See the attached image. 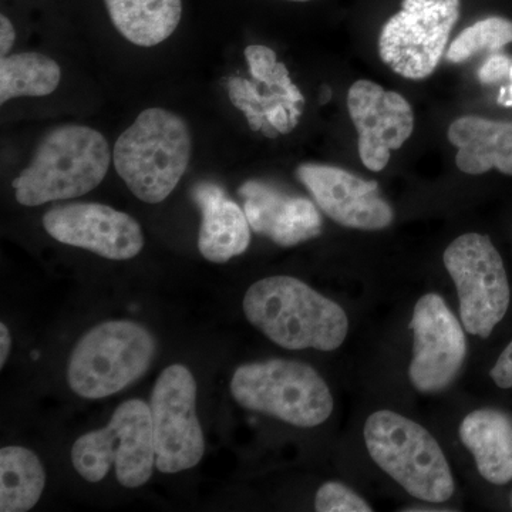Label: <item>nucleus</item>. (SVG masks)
Masks as SVG:
<instances>
[{
  "mask_svg": "<svg viewBox=\"0 0 512 512\" xmlns=\"http://www.w3.org/2000/svg\"><path fill=\"white\" fill-rule=\"evenodd\" d=\"M114 28L141 47L160 45L173 35L183 16L181 0H104Z\"/></svg>",
  "mask_w": 512,
  "mask_h": 512,
  "instance_id": "nucleus-19",
  "label": "nucleus"
},
{
  "mask_svg": "<svg viewBox=\"0 0 512 512\" xmlns=\"http://www.w3.org/2000/svg\"><path fill=\"white\" fill-rule=\"evenodd\" d=\"M72 463L89 483H100L114 466L123 487L146 484L156 466L150 404L138 399L120 404L106 427L73 444Z\"/></svg>",
  "mask_w": 512,
  "mask_h": 512,
  "instance_id": "nucleus-7",
  "label": "nucleus"
},
{
  "mask_svg": "<svg viewBox=\"0 0 512 512\" xmlns=\"http://www.w3.org/2000/svg\"><path fill=\"white\" fill-rule=\"evenodd\" d=\"M45 485V467L32 450L18 446L0 450V511L32 510Z\"/></svg>",
  "mask_w": 512,
  "mask_h": 512,
  "instance_id": "nucleus-20",
  "label": "nucleus"
},
{
  "mask_svg": "<svg viewBox=\"0 0 512 512\" xmlns=\"http://www.w3.org/2000/svg\"><path fill=\"white\" fill-rule=\"evenodd\" d=\"M367 451L384 473L413 497L441 504L454 494V478L437 440L416 421L380 410L366 420Z\"/></svg>",
  "mask_w": 512,
  "mask_h": 512,
  "instance_id": "nucleus-4",
  "label": "nucleus"
},
{
  "mask_svg": "<svg viewBox=\"0 0 512 512\" xmlns=\"http://www.w3.org/2000/svg\"><path fill=\"white\" fill-rule=\"evenodd\" d=\"M318 512H370L372 507L342 483H326L319 488L315 498Z\"/></svg>",
  "mask_w": 512,
  "mask_h": 512,
  "instance_id": "nucleus-23",
  "label": "nucleus"
},
{
  "mask_svg": "<svg viewBox=\"0 0 512 512\" xmlns=\"http://www.w3.org/2000/svg\"><path fill=\"white\" fill-rule=\"evenodd\" d=\"M460 12L461 0H403L380 32V59L404 79H426L439 66Z\"/></svg>",
  "mask_w": 512,
  "mask_h": 512,
  "instance_id": "nucleus-9",
  "label": "nucleus"
},
{
  "mask_svg": "<svg viewBox=\"0 0 512 512\" xmlns=\"http://www.w3.org/2000/svg\"><path fill=\"white\" fill-rule=\"evenodd\" d=\"M232 397L239 406L296 427H316L333 412V396L322 376L306 363L271 359L235 370Z\"/></svg>",
  "mask_w": 512,
  "mask_h": 512,
  "instance_id": "nucleus-6",
  "label": "nucleus"
},
{
  "mask_svg": "<svg viewBox=\"0 0 512 512\" xmlns=\"http://www.w3.org/2000/svg\"><path fill=\"white\" fill-rule=\"evenodd\" d=\"M190 128L177 114L153 107L144 110L116 141L117 174L138 200L164 201L190 165Z\"/></svg>",
  "mask_w": 512,
  "mask_h": 512,
  "instance_id": "nucleus-3",
  "label": "nucleus"
},
{
  "mask_svg": "<svg viewBox=\"0 0 512 512\" xmlns=\"http://www.w3.org/2000/svg\"><path fill=\"white\" fill-rule=\"evenodd\" d=\"M249 72L255 82L268 83L274 77L278 57L271 47L252 45L245 49Z\"/></svg>",
  "mask_w": 512,
  "mask_h": 512,
  "instance_id": "nucleus-24",
  "label": "nucleus"
},
{
  "mask_svg": "<svg viewBox=\"0 0 512 512\" xmlns=\"http://www.w3.org/2000/svg\"><path fill=\"white\" fill-rule=\"evenodd\" d=\"M62 80L55 60L42 53L28 52L2 57L0 62V103L16 97L49 96Z\"/></svg>",
  "mask_w": 512,
  "mask_h": 512,
  "instance_id": "nucleus-21",
  "label": "nucleus"
},
{
  "mask_svg": "<svg viewBox=\"0 0 512 512\" xmlns=\"http://www.w3.org/2000/svg\"><path fill=\"white\" fill-rule=\"evenodd\" d=\"M191 197L201 210L198 249L207 261L225 264L244 254L251 242V227L245 211L231 200L220 185L200 183Z\"/></svg>",
  "mask_w": 512,
  "mask_h": 512,
  "instance_id": "nucleus-16",
  "label": "nucleus"
},
{
  "mask_svg": "<svg viewBox=\"0 0 512 512\" xmlns=\"http://www.w3.org/2000/svg\"><path fill=\"white\" fill-rule=\"evenodd\" d=\"M348 110L359 136L360 160L367 170L383 171L392 151L399 150L413 134L412 106L402 94L370 80H357L349 89Z\"/></svg>",
  "mask_w": 512,
  "mask_h": 512,
  "instance_id": "nucleus-13",
  "label": "nucleus"
},
{
  "mask_svg": "<svg viewBox=\"0 0 512 512\" xmlns=\"http://www.w3.org/2000/svg\"><path fill=\"white\" fill-rule=\"evenodd\" d=\"M511 504H512V500H511Z\"/></svg>",
  "mask_w": 512,
  "mask_h": 512,
  "instance_id": "nucleus-32",
  "label": "nucleus"
},
{
  "mask_svg": "<svg viewBox=\"0 0 512 512\" xmlns=\"http://www.w3.org/2000/svg\"><path fill=\"white\" fill-rule=\"evenodd\" d=\"M289 2H309V0H289Z\"/></svg>",
  "mask_w": 512,
  "mask_h": 512,
  "instance_id": "nucleus-31",
  "label": "nucleus"
},
{
  "mask_svg": "<svg viewBox=\"0 0 512 512\" xmlns=\"http://www.w3.org/2000/svg\"><path fill=\"white\" fill-rule=\"evenodd\" d=\"M156 352V339L143 325L131 320L101 323L74 346L67 382L83 399L113 396L146 375Z\"/></svg>",
  "mask_w": 512,
  "mask_h": 512,
  "instance_id": "nucleus-5",
  "label": "nucleus"
},
{
  "mask_svg": "<svg viewBox=\"0 0 512 512\" xmlns=\"http://www.w3.org/2000/svg\"><path fill=\"white\" fill-rule=\"evenodd\" d=\"M296 177L309 192L320 210L339 225L362 231H379L392 225L394 211L376 181L322 164H302Z\"/></svg>",
  "mask_w": 512,
  "mask_h": 512,
  "instance_id": "nucleus-14",
  "label": "nucleus"
},
{
  "mask_svg": "<svg viewBox=\"0 0 512 512\" xmlns=\"http://www.w3.org/2000/svg\"><path fill=\"white\" fill-rule=\"evenodd\" d=\"M16 32L12 22L5 15L0 16V53L6 57L15 45Z\"/></svg>",
  "mask_w": 512,
  "mask_h": 512,
  "instance_id": "nucleus-27",
  "label": "nucleus"
},
{
  "mask_svg": "<svg viewBox=\"0 0 512 512\" xmlns=\"http://www.w3.org/2000/svg\"><path fill=\"white\" fill-rule=\"evenodd\" d=\"M249 227L281 247H295L322 232V217L311 200L293 197L264 181L251 180L238 190Z\"/></svg>",
  "mask_w": 512,
  "mask_h": 512,
  "instance_id": "nucleus-15",
  "label": "nucleus"
},
{
  "mask_svg": "<svg viewBox=\"0 0 512 512\" xmlns=\"http://www.w3.org/2000/svg\"><path fill=\"white\" fill-rule=\"evenodd\" d=\"M409 377L421 393L443 392L456 380L467 355L463 326L437 293L421 296L414 306Z\"/></svg>",
  "mask_w": 512,
  "mask_h": 512,
  "instance_id": "nucleus-11",
  "label": "nucleus"
},
{
  "mask_svg": "<svg viewBox=\"0 0 512 512\" xmlns=\"http://www.w3.org/2000/svg\"><path fill=\"white\" fill-rule=\"evenodd\" d=\"M448 141L457 148L458 170L481 175L497 168L512 175V121H494L464 116L451 123Z\"/></svg>",
  "mask_w": 512,
  "mask_h": 512,
  "instance_id": "nucleus-17",
  "label": "nucleus"
},
{
  "mask_svg": "<svg viewBox=\"0 0 512 512\" xmlns=\"http://www.w3.org/2000/svg\"><path fill=\"white\" fill-rule=\"evenodd\" d=\"M47 234L70 247L113 261H127L144 247L143 229L126 212L97 202H76L43 215Z\"/></svg>",
  "mask_w": 512,
  "mask_h": 512,
  "instance_id": "nucleus-12",
  "label": "nucleus"
},
{
  "mask_svg": "<svg viewBox=\"0 0 512 512\" xmlns=\"http://www.w3.org/2000/svg\"><path fill=\"white\" fill-rule=\"evenodd\" d=\"M511 66L510 57L494 53L481 67L480 72H478V79L483 84L500 82L504 77L510 76Z\"/></svg>",
  "mask_w": 512,
  "mask_h": 512,
  "instance_id": "nucleus-25",
  "label": "nucleus"
},
{
  "mask_svg": "<svg viewBox=\"0 0 512 512\" xmlns=\"http://www.w3.org/2000/svg\"><path fill=\"white\" fill-rule=\"evenodd\" d=\"M443 261L457 288L464 329L488 338L510 306V284L500 252L487 235L468 232L448 245Z\"/></svg>",
  "mask_w": 512,
  "mask_h": 512,
  "instance_id": "nucleus-8",
  "label": "nucleus"
},
{
  "mask_svg": "<svg viewBox=\"0 0 512 512\" xmlns=\"http://www.w3.org/2000/svg\"><path fill=\"white\" fill-rule=\"evenodd\" d=\"M491 379L501 389H511L512 387V340L510 345L504 349L497 359L493 369L490 372Z\"/></svg>",
  "mask_w": 512,
  "mask_h": 512,
  "instance_id": "nucleus-26",
  "label": "nucleus"
},
{
  "mask_svg": "<svg viewBox=\"0 0 512 512\" xmlns=\"http://www.w3.org/2000/svg\"><path fill=\"white\" fill-rule=\"evenodd\" d=\"M512 43V20L491 16L468 26L451 42L447 60L463 63L478 53H497Z\"/></svg>",
  "mask_w": 512,
  "mask_h": 512,
  "instance_id": "nucleus-22",
  "label": "nucleus"
},
{
  "mask_svg": "<svg viewBox=\"0 0 512 512\" xmlns=\"http://www.w3.org/2000/svg\"><path fill=\"white\" fill-rule=\"evenodd\" d=\"M242 306L249 323L281 348L333 352L348 336L342 306L292 276L255 282Z\"/></svg>",
  "mask_w": 512,
  "mask_h": 512,
  "instance_id": "nucleus-1",
  "label": "nucleus"
},
{
  "mask_svg": "<svg viewBox=\"0 0 512 512\" xmlns=\"http://www.w3.org/2000/svg\"><path fill=\"white\" fill-rule=\"evenodd\" d=\"M330 99H332V90H330L329 86H322L319 103L323 106V104L329 103Z\"/></svg>",
  "mask_w": 512,
  "mask_h": 512,
  "instance_id": "nucleus-30",
  "label": "nucleus"
},
{
  "mask_svg": "<svg viewBox=\"0 0 512 512\" xmlns=\"http://www.w3.org/2000/svg\"><path fill=\"white\" fill-rule=\"evenodd\" d=\"M150 410L157 470L174 474L197 466L205 440L197 417V382L188 367L171 365L161 372Z\"/></svg>",
  "mask_w": 512,
  "mask_h": 512,
  "instance_id": "nucleus-10",
  "label": "nucleus"
},
{
  "mask_svg": "<svg viewBox=\"0 0 512 512\" xmlns=\"http://www.w3.org/2000/svg\"><path fill=\"white\" fill-rule=\"evenodd\" d=\"M460 439L473 454L478 473L488 483L512 480V417L501 410L480 409L461 421Z\"/></svg>",
  "mask_w": 512,
  "mask_h": 512,
  "instance_id": "nucleus-18",
  "label": "nucleus"
},
{
  "mask_svg": "<svg viewBox=\"0 0 512 512\" xmlns=\"http://www.w3.org/2000/svg\"><path fill=\"white\" fill-rule=\"evenodd\" d=\"M10 348H12V336H10L8 326L5 323H0V366L2 367L6 365Z\"/></svg>",
  "mask_w": 512,
  "mask_h": 512,
  "instance_id": "nucleus-28",
  "label": "nucleus"
},
{
  "mask_svg": "<svg viewBox=\"0 0 512 512\" xmlns=\"http://www.w3.org/2000/svg\"><path fill=\"white\" fill-rule=\"evenodd\" d=\"M510 79L512 80V66L510 69ZM498 103H500L501 106L512 107V84L510 87H503V89L500 90Z\"/></svg>",
  "mask_w": 512,
  "mask_h": 512,
  "instance_id": "nucleus-29",
  "label": "nucleus"
},
{
  "mask_svg": "<svg viewBox=\"0 0 512 512\" xmlns=\"http://www.w3.org/2000/svg\"><path fill=\"white\" fill-rule=\"evenodd\" d=\"M106 138L92 127H57L37 147L28 168L13 180L16 201L25 207L72 200L99 187L109 171Z\"/></svg>",
  "mask_w": 512,
  "mask_h": 512,
  "instance_id": "nucleus-2",
  "label": "nucleus"
}]
</instances>
